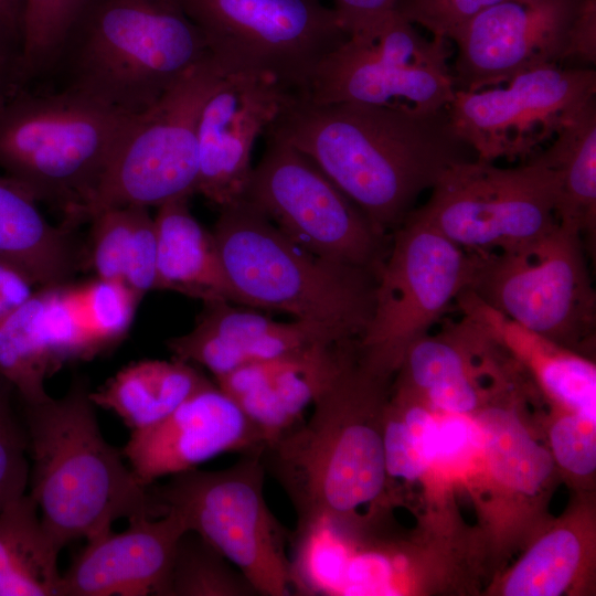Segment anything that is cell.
<instances>
[{
	"label": "cell",
	"mask_w": 596,
	"mask_h": 596,
	"mask_svg": "<svg viewBox=\"0 0 596 596\" xmlns=\"http://www.w3.org/2000/svg\"><path fill=\"white\" fill-rule=\"evenodd\" d=\"M263 449L241 454L220 470L198 468L170 476L150 490L161 507L177 512L187 531L211 543L251 583L257 595L288 596L291 562L288 531L269 510L264 496Z\"/></svg>",
	"instance_id": "obj_7"
},
{
	"label": "cell",
	"mask_w": 596,
	"mask_h": 596,
	"mask_svg": "<svg viewBox=\"0 0 596 596\" xmlns=\"http://www.w3.org/2000/svg\"><path fill=\"white\" fill-rule=\"evenodd\" d=\"M42 312L43 294L39 287L25 304L0 322V376L25 404L50 397L44 382L57 371Z\"/></svg>",
	"instance_id": "obj_30"
},
{
	"label": "cell",
	"mask_w": 596,
	"mask_h": 596,
	"mask_svg": "<svg viewBox=\"0 0 596 596\" xmlns=\"http://www.w3.org/2000/svg\"><path fill=\"white\" fill-rule=\"evenodd\" d=\"M424 393L433 406L450 414L472 412L479 402L477 387L471 380L441 384Z\"/></svg>",
	"instance_id": "obj_43"
},
{
	"label": "cell",
	"mask_w": 596,
	"mask_h": 596,
	"mask_svg": "<svg viewBox=\"0 0 596 596\" xmlns=\"http://www.w3.org/2000/svg\"><path fill=\"white\" fill-rule=\"evenodd\" d=\"M391 408L402 418L418 449L430 464L436 459L437 422L433 415L419 405L406 407L397 397Z\"/></svg>",
	"instance_id": "obj_42"
},
{
	"label": "cell",
	"mask_w": 596,
	"mask_h": 596,
	"mask_svg": "<svg viewBox=\"0 0 596 596\" xmlns=\"http://www.w3.org/2000/svg\"><path fill=\"white\" fill-rule=\"evenodd\" d=\"M195 327L167 341L172 358L199 364L217 379L243 365L275 359L316 342H338L328 331L298 320L276 321L232 302L204 304Z\"/></svg>",
	"instance_id": "obj_21"
},
{
	"label": "cell",
	"mask_w": 596,
	"mask_h": 596,
	"mask_svg": "<svg viewBox=\"0 0 596 596\" xmlns=\"http://www.w3.org/2000/svg\"><path fill=\"white\" fill-rule=\"evenodd\" d=\"M23 0H0V22L21 38Z\"/></svg>",
	"instance_id": "obj_45"
},
{
	"label": "cell",
	"mask_w": 596,
	"mask_h": 596,
	"mask_svg": "<svg viewBox=\"0 0 596 596\" xmlns=\"http://www.w3.org/2000/svg\"><path fill=\"white\" fill-rule=\"evenodd\" d=\"M224 76L209 54L136 116L84 211L83 223L107 209L158 207L195 193L199 118Z\"/></svg>",
	"instance_id": "obj_11"
},
{
	"label": "cell",
	"mask_w": 596,
	"mask_h": 596,
	"mask_svg": "<svg viewBox=\"0 0 596 596\" xmlns=\"http://www.w3.org/2000/svg\"><path fill=\"white\" fill-rule=\"evenodd\" d=\"M456 89L505 82L566 58L596 62V0H503L477 14L453 41Z\"/></svg>",
	"instance_id": "obj_16"
},
{
	"label": "cell",
	"mask_w": 596,
	"mask_h": 596,
	"mask_svg": "<svg viewBox=\"0 0 596 596\" xmlns=\"http://www.w3.org/2000/svg\"><path fill=\"white\" fill-rule=\"evenodd\" d=\"M38 288L24 269L0 258V322L25 304Z\"/></svg>",
	"instance_id": "obj_40"
},
{
	"label": "cell",
	"mask_w": 596,
	"mask_h": 596,
	"mask_svg": "<svg viewBox=\"0 0 596 596\" xmlns=\"http://www.w3.org/2000/svg\"><path fill=\"white\" fill-rule=\"evenodd\" d=\"M383 449L386 478L418 479L429 466L413 440L402 418L385 405L383 413Z\"/></svg>",
	"instance_id": "obj_37"
},
{
	"label": "cell",
	"mask_w": 596,
	"mask_h": 596,
	"mask_svg": "<svg viewBox=\"0 0 596 596\" xmlns=\"http://www.w3.org/2000/svg\"><path fill=\"white\" fill-rule=\"evenodd\" d=\"M473 253L459 247L413 210L392 233L376 279L370 321L356 341L362 360L390 375L468 288Z\"/></svg>",
	"instance_id": "obj_10"
},
{
	"label": "cell",
	"mask_w": 596,
	"mask_h": 596,
	"mask_svg": "<svg viewBox=\"0 0 596 596\" xmlns=\"http://www.w3.org/2000/svg\"><path fill=\"white\" fill-rule=\"evenodd\" d=\"M268 130L309 157L389 237L419 194L465 160L466 145L451 130L446 109L413 113L296 97Z\"/></svg>",
	"instance_id": "obj_1"
},
{
	"label": "cell",
	"mask_w": 596,
	"mask_h": 596,
	"mask_svg": "<svg viewBox=\"0 0 596 596\" xmlns=\"http://www.w3.org/2000/svg\"><path fill=\"white\" fill-rule=\"evenodd\" d=\"M595 425L575 413L560 418L550 437L557 462L577 476H589L596 468Z\"/></svg>",
	"instance_id": "obj_36"
},
{
	"label": "cell",
	"mask_w": 596,
	"mask_h": 596,
	"mask_svg": "<svg viewBox=\"0 0 596 596\" xmlns=\"http://www.w3.org/2000/svg\"><path fill=\"white\" fill-rule=\"evenodd\" d=\"M430 190L418 213L470 253L515 248L558 224V177L539 153L512 168L457 161Z\"/></svg>",
	"instance_id": "obj_12"
},
{
	"label": "cell",
	"mask_w": 596,
	"mask_h": 596,
	"mask_svg": "<svg viewBox=\"0 0 596 596\" xmlns=\"http://www.w3.org/2000/svg\"><path fill=\"white\" fill-rule=\"evenodd\" d=\"M187 531L172 510L158 518L128 520L86 541L61 574L58 596H161L177 543Z\"/></svg>",
	"instance_id": "obj_19"
},
{
	"label": "cell",
	"mask_w": 596,
	"mask_h": 596,
	"mask_svg": "<svg viewBox=\"0 0 596 596\" xmlns=\"http://www.w3.org/2000/svg\"><path fill=\"white\" fill-rule=\"evenodd\" d=\"M85 0H23L19 86L41 83Z\"/></svg>",
	"instance_id": "obj_34"
},
{
	"label": "cell",
	"mask_w": 596,
	"mask_h": 596,
	"mask_svg": "<svg viewBox=\"0 0 596 596\" xmlns=\"http://www.w3.org/2000/svg\"><path fill=\"white\" fill-rule=\"evenodd\" d=\"M266 136L244 200L305 249L379 275L391 236L377 232L309 157L273 131Z\"/></svg>",
	"instance_id": "obj_14"
},
{
	"label": "cell",
	"mask_w": 596,
	"mask_h": 596,
	"mask_svg": "<svg viewBox=\"0 0 596 596\" xmlns=\"http://www.w3.org/2000/svg\"><path fill=\"white\" fill-rule=\"evenodd\" d=\"M241 305L286 312L338 340H359L377 275L322 258L283 234L246 200L220 209L212 231Z\"/></svg>",
	"instance_id": "obj_5"
},
{
	"label": "cell",
	"mask_w": 596,
	"mask_h": 596,
	"mask_svg": "<svg viewBox=\"0 0 596 596\" xmlns=\"http://www.w3.org/2000/svg\"><path fill=\"white\" fill-rule=\"evenodd\" d=\"M209 54L179 0H85L36 85L137 116Z\"/></svg>",
	"instance_id": "obj_4"
},
{
	"label": "cell",
	"mask_w": 596,
	"mask_h": 596,
	"mask_svg": "<svg viewBox=\"0 0 596 596\" xmlns=\"http://www.w3.org/2000/svg\"><path fill=\"white\" fill-rule=\"evenodd\" d=\"M30 459L23 425L0 427V513L26 493Z\"/></svg>",
	"instance_id": "obj_38"
},
{
	"label": "cell",
	"mask_w": 596,
	"mask_h": 596,
	"mask_svg": "<svg viewBox=\"0 0 596 596\" xmlns=\"http://www.w3.org/2000/svg\"><path fill=\"white\" fill-rule=\"evenodd\" d=\"M503 0H398L395 10L434 38L451 40L481 11Z\"/></svg>",
	"instance_id": "obj_35"
},
{
	"label": "cell",
	"mask_w": 596,
	"mask_h": 596,
	"mask_svg": "<svg viewBox=\"0 0 596 596\" xmlns=\"http://www.w3.org/2000/svg\"><path fill=\"white\" fill-rule=\"evenodd\" d=\"M12 386L0 376V427H19L22 424L14 415L11 403Z\"/></svg>",
	"instance_id": "obj_46"
},
{
	"label": "cell",
	"mask_w": 596,
	"mask_h": 596,
	"mask_svg": "<svg viewBox=\"0 0 596 596\" xmlns=\"http://www.w3.org/2000/svg\"><path fill=\"white\" fill-rule=\"evenodd\" d=\"M21 38L0 22V107L19 87Z\"/></svg>",
	"instance_id": "obj_44"
},
{
	"label": "cell",
	"mask_w": 596,
	"mask_h": 596,
	"mask_svg": "<svg viewBox=\"0 0 596 596\" xmlns=\"http://www.w3.org/2000/svg\"><path fill=\"white\" fill-rule=\"evenodd\" d=\"M582 557L578 538L558 529L539 540L507 578L508 596H556L572 582Z\"/></svg>",
	"instance_id": "obj_33"
},
{
	"label": "cell",
	"mask_w": 596,
	"mask_h": 596,
	"mask_svg": "<svg viewBox=\"0 0 596 596\" xmlns=\"http://www.w3.org/2000/svg\"><path fill=\"white\" fill-rule=\"evenodd\" d=\"M539 155L555 170L560 224L582 235L596 227V102H589Z\"/></svg>",
	"instance_id": "obj_27"
},
{
	"label": "cell",
	"mask_w": 596,
	"mask_h": 596,
	"mask_svg": "<svg viewBox=\"0 0 596 596\" xmlns=\"http://www.w3.org/2000/svg\"><path fill=\"white\" fill-rule=\"evenodd\" d=\"M60 550L25 493L0 513V596H58Z\"/></svg>",
	"instance_id": "obj_26"
},
{
	"label": "cell",
	"mask_w": 596,
	"mask_h": 596,
	"mask_svg": "<svg viewBox=\"0 0 596 596\" xmlns=\"http://www.w3.org/2000/svg\"><path fill=\"white\" fill-rule=\"evenodd\" d=\"M67 287L94 355L120 342L141 299L124 284L97 276L77 284L68 281Z\"/></svg>",
	"instance_id": "obj_32"
},
{
	"label": "cell",
	"mask_w": 596,
	"mask_h": 596,
	"mask_svg": "<svg viewBox=\"0 0 596 596\" xmlns=\"http://www.w3.org/2000/svg\"><path fill=\"white\" fill-rule=\"evenodd\" d=\"M352 340L316 342L243 365L215 379L264 437L265 446L302 421L305 408L338 369Z\"/></svg>",
	"instance_id": "obj_20"
},
{
	"label": "cell",
	"mask_w": 596,
	"mask_h": 596,
	"mask_svg": "<svg viewBox=\"0 0 596 596\" xmlns=\"http://www.w3.org/2000/svg\"><path fill=\"white\" fill-rule=\"evenodd\" d=\"M595 97V70L553 64L494 85L456 89L446 113L454 134L478 160L525 162Z\"/></svg>",
	"instance_id": "obj_15"
},
{
	"label": "cell",
	"mask_w": 596,
	"mask_h": 596,
	"mask_svg": "<svg viewBox=\"0 0 596 596\" xmlns=\"http://www.w3.org/2000/svg\"><path fill=\"white\" fill-rule=\"evenodd\" d=\"M189 199L181 196L158 206L156 289L177 291L204 304L241 305L213 234L193 216Z\"/></svg>",
	"instance_id": "obj_23"
},
{
	"label": "cell",
	"mask_w": 596,
	"mask_h": 596,
	"mask_svg": "<svg viewBox=\"0 0 596 596\" xmlns=\"http://www.w3.org/2000/svg\"><path fill=\"white\" fill-rule=\"evenodd\" d=\"M296 97L268 78L225 75L200 114L195 193L219 210L243 200L256 139Z\"/></svg>",
	"instance_id": "obj_17"
},
{
	"label": "cell",
	"mask_w": 596,
	"mask_h": 596,
	"mask_svg": "<svg viewBox=\"0 0 596 596\" xmlns=\"http://www.w3.org/2000/svg\"><path fill=\"white\" fill-rule=\"evenodd\" d=\"M246 577L194 531L179 539L161 596H254Z\"/></svg>",
	"instance_id": "obj_31"
},
{
	"label": "cell",
	"mask_w": 596,
	"mask_h": 596,
	"mask_svg": "<svg viewBox=\"0 0 596 596\" xmlns=\"http://www.w3.org/2000/svg\"><path fill=\"white\" fill-rule=\"evenodd\" d=\"M489 328L496 340L534 369L542 387L573 413L596 423V369L589 360L562 350L505 316L493 312Z\"/></svg>",
	"instance_id": "obj_28"
},
{
	"label": "cell",
	"mask_w": 596,
	"mask_h": 596,
	"mask_svg": "<svg viewBox=\"0 0 596 596\" xmlns=\"http://www.w3.org/2000/svg\"><path fill=\"white\" fill-rule=\"evenodd\" d=\"M21 184L0 175V258L24 269L39 287L68 283L86 267L76 228L51 224Z\"/></svg>",
	"instance_id": "obj_22"
},
{
	"label": "cell",
	"mask_w": 596,
	"mask_h": 596,
	"mask_svg": "<svg viewBox=\"0 0 596 596\" xmlns=\"http://www.w3.org/2000/svg\"><path fill=\"white\" fill-rule=\"evenodd\" d=\"M386 379L350 342L310 417L264 447L265 470L291 501L297 524L350 515L383 497Z\"/></svg>",
	"instance_id": "obj_2"
},
{
	"label": "cell",
	"mask_w": 596,
	"mask_h": 596,
	"mask_svg": "<svg viewBox=\"0 0 596 596\" xmlns=\"http://www.w3.org/2000/svg\"><path fill=\"white\" fill-rule=\"evenodd\" d=\"M88 382L75 376L60 398L22 404L30 459L28 492L61 551L110 530L118 519L163 515L150 486L103 436Z\"/></svg>",
	"instance_id": "obj_3"
},
{
	"label": "cell",
	"mask_w": 596,
	"mask_h": 596,
	"mask_svg": "<svg viewBox=\"0 0 596 596\" xmlns=\"http://www.w3.org/2000/svg\"><path fill=\"white\" fill-rule=\"evenodd\" d=\"M86 268L97 277L115 280L140 299L156 289L157 232L146 206L104 210L88 221Z\"/></svg>",
	"instance_id": "obj_25"
},
{
	"label": "cell",
	"mask_w": 596,
	"mask_h": 596,
	"mask_svg": "<svg viewBox=\"0 0 596 596\" xmlns=\"http://www.w3.org/2000/svg\"><path fill=\"white\" fill-rule=\"evenodd\" d=\"M348 35L359 32L395 10L398 0H332Z\"/></svg>",
	"instance_id": "obj_41"
},
{
	"label": "cell",
	"mask_w": 596,
	"mask_h": 596,
	"mask_svg": "<svg viewBox=\"0 0 596 596\" xmlns=\"http://www.w3.org/2000/svg\"><path fill=\"white\" fill-rule=\"evenodd\" d=\"M473 255L467 290L481 301L562 347L592 340L596 295L579 232L558 223L522 246Z\"/></svg>",
	"instance_id": "obj_9"
},
{
	"label": "cell",
	"mask_w": 596,
	"mask_h": 596,
	"mask_svg": "<svg viewBox=\"0 0 596 596\" xmlns=\"http://www.w3.org/2000/svg\"><path fill=\"white\" fill-rule=\"evenodd\" d=\"M475 425L494 478L517 492L536 493L552 472L553 458L530 436L518 416L508 409L488 408Z\"/></svg>",
	"instance_id": "obj_29"
},
{
	"label": "cell",
	"mask_w": 596,
	"mask_h": 596,
	"mask_svg": "<svg viewBox=\"0 0 596 596\" xmlns=\"http://www.w3.org/2000/svg\"><path fill=\"white\" fill-rule=\"evenodd\" d=\"M448 55L445 40L425 38L393 10L328 55L304 98L436 113L456 91Z\"/></svg>",
	"instance_id": "obj_13"
},
{
	"label": "cell",
	"mask_w": 596,
	"mask_h": 596,
	"mask_svg": "<svg viewBox=\"0 0 596 596\" xmlns=\"http://www.w3.org/2000/svg\"><path fill=\"white\" fill-rule=\"evenodd\" d=\"M210 383L191 363L142 360L119 370L89 396L95 406L114 412L136 432L162 421Z\"/></svg>",
	"instance_id": "obj_24"
},
{
	"label": "cell",
	"mask_w": 596,
	"mask_h": 596,
	"mask_svg": "<svg viewBox=\"0 0 596 596\" xmlns=\"http://www.w3.org/2000/svg\"><path fill=\"white\" fill-rule=\"evenodd\" d=\"M437 424L436 459H455L479 446L476 425L461 414H451Z\"/></svg>",
	"instance_id": "obj_39"
},
{
	"label": "cell",
	"mask_w": 596,
	"mask_h": 596,
	"mask_svg": "<svg viewBox=\"0 0 596 596\" xmlns=\"http://www.w3.org/2000/svg\"><path fill=\"white\" fill-rule=\"evenodd\" d=\"M135 118L47 86H19L0 107V169L77 228Z\"/></svg>",
	"instance_id": "obj_6"
},
{
	"label": "cell",
	"mask_w": 596,
	"mask_h": 596,
	"mask_svg": "<svg viewBox=\"0 0 596 596\" xmlns=\"http://www.w3.org/2000/svg\"><path fill=\"white\" fill-rule=\"evenodd\" d=\"M225 75L268 78L304 98L349 36L322 0H179Z\"/></svg>",
	"instance_id": "obj_8"
},
{
	"label": "cell",
	"mask_w": 596,
	"mask_h": 596,
	"mask_svg": "<svg viewBox=\"0 0 596 596\" xmlns=\"http://www.w3.org/2000/svg\"><path fill=\"white\" fill-rule=\"evenodd\" d=\"M265 440L235 401L216 384L196 391L157 424L131 432L121 449L139 480L188 471L225 453L264 449Z\"/></svg>",
	"instance_id": "obj_18"
}]
</instances>
